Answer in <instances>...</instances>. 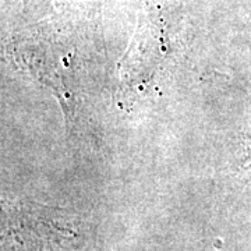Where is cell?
<instances>
[{"mask_svg":"<svg viewBox=\"0 0 251 251\" xmlns=\"http://www.w3.org/2000/svg\"><path fill=\"white\" fill-rule=\"evenodd\" d=\"M243 169L251 171V120L250 123L247 125L244 133H243Z\"/></svg>","mask_w":251,"mask_h":251,"instance_id":"obj_1","label":"cell"}]
</instances>
